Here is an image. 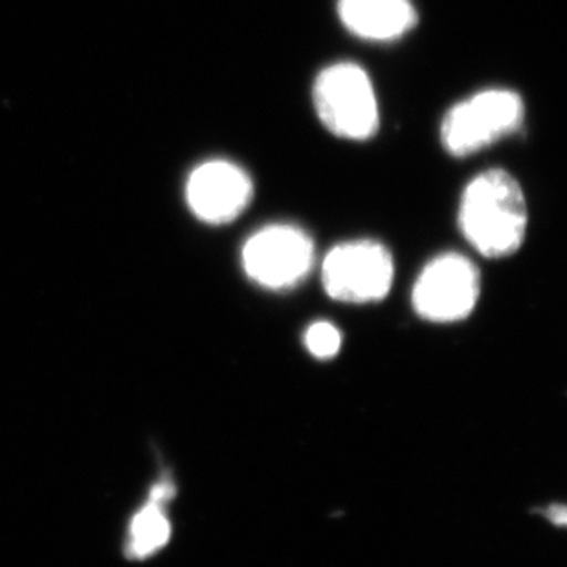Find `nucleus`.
I'll use <instances>...</instances> for the list:
<instances>
[{"label":"nucleus","instance_id":"nucleus-1","mask_svg":"<svg viewBox=\"0 0 567 567\" xmlns=\"http://www.w3.org/2000/svg\"><path fill=\"white\" fill-rule=\"evenodd\" d=\"M460 230L488 259L514 256L529 230L524 188L505 169H487L466 184L457 212Z\"/></svg>","mask_w":567,"mask_h":567},{"label":"nucleus","instance_id":"nucleus-2","mask_svg":"<svg viewBox=\"0 0 567 567\" xmlns=\"http://www.w3.org/2000/svg\"><path fill=\"white\" fill-rule=\"evenodd\" d=\"M312 105L321 125L338 138L365 142L379 133L375 86L360 64H329L312 85Z\"/></svg>","mask_w":567,"mask_h":567},{"label":"nucleus","instance_id":"nucleus-3","mask_svg":"<svg viewBox=\"0 0 567 567\" xmlns=\"http://www.w3.org/2000/svg\"><path fill=\"white\" fill-rule=\"evenodd\" d=\"M524 120L518 92L487 89L449 109L441 122V144L449 155L466 158L519 131Z\"/></svg>","mask_w":567,"mask_h":567},{"label":"nucleus","instance_id":"nucleus-4","mask_svg":"<svg viewBox=\"0 0 567 567\" xmlns=\"http://www.w3.org/2000/svg\"><path fill=\"white\" fill-rule=\"evenodd\" d=\"M395 261L373 239L342 243L327 254L321 281L327 295L342 303H375L390 295Z\"/></svg>","mask_w":567,"mask_h":567},{"label":"nucleus","instance_id":"nucleus-5","mask_svg":"<svg viewBox=\"0 0 567 567\" xmlns=\"http://www.w3.org/2000/svg\"><path fill=\"white\" fill-rule=\"evenodd\" d=\"M315 241L295 225L257 230L243 247V268L254 284L270 290L295 289L315 265Z\"/></svg>","mask_w":567,"mask_h":567},{"label":"nucleus","instance_id":"nucleus-6","mask_svg":"<svg viewBox=\"0 0 567 567\" xmlns=\"http://www.w3.org/2000/svg\"><path fill=\"white\" fill-rule=\"evenodd\" d=\"M482 295V274L468 257L443 254L419 274L413 287V309L435 323L465 320Z\"/></svg>","mask_w":567,"mask_h":567},{"label":"nucleus","instance_id":"nucleus-7","mask_svg":"<svg viewBox=\"0 0 567 567\" xmlns=\"http://www.w3.org/2000/svg\"><path fill=\"white\" fill-rule=\"evenodd\" d=\"M252 198V178L228 161L204 162L189 175L186 186L189 209L197 219L214 226L234 223Z\"/></svg>","mask_w":567,"mask_h":567},{"label":"nucleus","instance_id":"nucleus-8","mask_svg":"<svg viewBox=\"0 0 567 567\" xmlns=\"http://www.w3.org/2000/svg\"><path fill=\"white\" fill-rule=\"evenodd\" d=\"M343 27L365 41H395L417 24L412 0H338Z\"/></svg>","mask_w":567,"mask_h":567},{"label":"nucleus","instance_id":"nucleus-9","mask_svg":"<svg viewBox=\"0 0 567 567\" xmlns=\"http://www.w3.org/2000/svg\"><path fill=\"white\" fill-rule=\"evenodd\" d=\"M172 536V524L167 519L161 502L151 499L131 524V546L128 553L136 558L151 557L166 546Z\"/></svg>","mask_w":567,"mask_h":567},{"label":"nucleus","instance_id":"nucleus-10","mask_svg":"<svg viewBox=\"0 0 567 567\" xmlns=\"http://www.w3.org/2000/svg\"><path fill=\"white\" fill-rule=\"evenodd\" d=\"M306 346L316 359L329 360L342 348V334L329 321H316L306 332Z\"/></svg>","mask_w":567,"mask_h":567},{"label":"nucleus","instance_id":"nucleus-11","mask_svg":"<svg viewBox=\"0 0 567 567\" xmlns=\"http://www.w3.org/2000/svg\"><path fill=\"white\" fill-rule=\"evenodd\" d=\"M566 507H563V505H553V507L547 508V516L553 519V524L566 525Z\"/></svg>","mask_w":567,"mask_h":567}]
</instances>
